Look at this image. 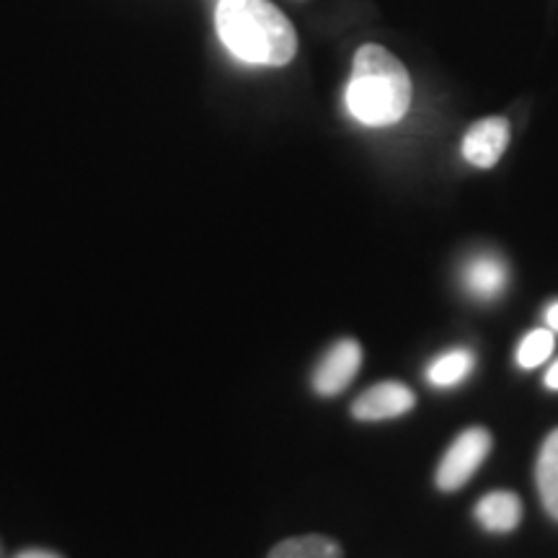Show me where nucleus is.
<instances>
[{
  "mask_svg": "<svg viewBox=\"0 0 558 558\" xmlns=\"http://www.w3.org/2000/svg\"><path fill=\"white\" fill-rule=\"evenodd\" d=\"M226 50L248 65L282 68L298 52V34L269 0H220L215 13Z\"/></svg>",
  "mask_w": 558,
  "mask_h": 558,
  "instance_id": "nucleus-1",
  "label": "nucleus"
},
{
  "mask_svg": "<svg viewBox=\"0 0 558 558\" xmlns=\"http://www.w3.org/2000/svg\"><path fill=\"white\" fill-rule=\"evenodd\" d=\"M409 107L411 78L403 62L383 45H362L347 86L349 114L367 128H388L401 122Z\"/></svg>",
  "mask_w": 558,
  "mask_h": 558,
  "instance_id": "nucleus-2",
  "label": "nucleus"
},
{
  "mask_svg": "<svg viewBox=\"0 0 558 558\" xmlns=\"http://www.w3.org/2000/svg\"><path fill=\"white\" fill-rule=\"evenodd\" d=\"M488 452H492V435L481 427L465 429L445 452L437 469V486L442 492H456V488L465 486L473 473L481 469Z\"/></svg>",
  "mask_w": 558,
  "mask_h": 558,
  "instance_id": "nucleus-3",
  "label": "nucleus"
},
{
  "mask_svg": "<svg viewBox=\"0 0 558 558\" xmlns=\"http://www.w3.org/2000/svg\"><path fill=\"white\" fill-rule=\"evenodd\" d=\"M362 365V349L354 339H339L313 373V388L318 396H337L354 380Z\"/></svg>",
  "mask_w": 558,
  "mask_h": 558,
  "instance_id": "nucleus-4",
  "label": "nucleus"
},
{
  "mask_svg": "<svg viewBox=\"0 0 558 558\" xmlns=\"http://www.w3.org/2000/svg\"><path fill=\"white\" fill-rule=\"evenodd\" d=\"M416 407L414 390L403 383L386 380L373 386L352 403V414L360 422H383V418H393L407 414Z\"/></svg>",
  "mask_w": 558,
  "mask_h": 558,
  "instance_id": "nucleus-5",
  "label": "nucleus"
},
{
  "mask_svg": "<svg viewBox=\"0 0 558 558\" xmlns=\"http://www.w3.org/2000/svg\"><path fill=\"white\" fill-rule=\"evenodd\" d=\"M509 145V122L505 117H486L463 137V158L476 169H492L505 156Z\"/></svg>",
  "mask_w": 558,
  "mask_h": 558,
  "instance_id": "nucleus-6",
  "label": "nucleus"
},
{
  "mask_svg": "<svg viewBox=\"0 0 558 558\" xmlns=\"http://www.w3.org/2000/svg\"><path fill=\"white\" fill-rule=\"evenodd\" d=\"M463 282L473 298H481V300L499 298L507 284L505 262L494 254L473 256L463 269Z\"/></svg>",
  "mask_w": 558,
  "mask_h": 558,
  "instance_id": "nucleus-7",
  "label": "nucleus"
},
{
  "mask_svg": "<svg viewBox=\"0 0 558 558\" xmlns=\"http://www.w3.org/2000/svg\"><path fill=\"white\" fill-rule=\"evenodd\" d=\"M476 520L488 533H512L522 520V501L512 492H492L476 505Z\"/></svg>",
  "mask_w": 558,
  "mask_h": 558,
  "instance_id": "nucleus-8",
  "label": "nucleus"
},
{
  "mask_svg": "<svg viewBox=\"0 0 558 558\" xmlns=\"http://www.w3.org/2000/svg\"><path fill=\"white\" fill-rule=\"evenodd\" d=\"M538 492L546 512L558 522V429L550 432L543 442L538 465H535Z\"/></svg>",
  "mask_w": 558,
  "mask_h": 558,
  "instance_id": "nucleus-9",
  "label": "nucleus"
},
{
  "mask_svg": "<svg viewBox=\"0 0 558 558\" xmlns=\"http://www.w3.org/2000/svg\"><path fill=\"white\" fill-rule=\"evenodd\" d=\"M341 546L326 535H300L271 548L269 558H341Z\"/></svg>",
  "mask_w": 558,
  "mask_h": 558,
  "instance_id": "nucleus-10",
  "label": "nucleus"
},
{
  "mask_svg": "<svg viewBox=\"0 0 558 558\" xmlns=\"http://www.w3.org/2000/svg\"><path fill=\"white\" fill-rule=\"evenodd\" d=\"M473 365H476V360H473L469 349H452V352L442 354V357L432 362L427 369V378L432 386L450 388L469 378Z\"/></svg>",
  "mask_w": 558,
  "mask_h": 558,
  "instance_id": "nucleus-11",
  "label": "nucleus"
},
{
  "mask_svg": "<svg viewBox=\"0 0 558 558\" xmlns=\"http://www.w3.org/2000/svg\"><path fill=\"white\" fill-rule=\"evenodd\" d=\"M550 352H554V333L546 329L530 331L518 349V362L520 367L533 369L543 365L550 357Z\"/></svg>",
  "mask_w": 558,
  "mask_h": 558,
  "instance_id": "nucleus-12",
  "label": "nucleus"
},
{
  "mask_svg": "<svg viewBox=\"0 0 558 558\" xmlns=\"http://www.w3.org/2000/svg\"><path fill=\"white\" fill-rule=\"evenodd\" d=\"M16 558H62V556L52 554V550H45V548H29V550H21Z\"/></svg>",
  "mask_w": 558,
  "mask_h": 558,
  "instance_id": "nucleus-13",
  "label": "nucleus"
},
{
  "mask_svg": "<svg viewBox=\"0 0 558 558\" xmlns=\"http://www.w3.org/2000/svg\"><path fill=\"white\" fill-rule=\"evenodd\" d=\"M546 320H548L550 331H558V300H556V303H550V305H548V311H546Z\"/></svg>",
  "mask_w": 558,
  "mask_h": 558,
  "instance_id": "nucleus-14",
  "label": "nucleus"
},
{
  "mask_svg": "<svg viewBox=\"0 0 558 558\" xmlns=\"http://www.w3.org/2000/svg\"><path fill=\"white\" fill-rule=\"evenodd\" d=\"M546 386L550 390H558V362H554V365H550L548 375H546Z\"/></svg>",
  "mask_w": 558,
  "mask_h": 558,
  "instance_id": "nucleus-15",
  "label": "nucleus"
},
{
  "mask_svg": "<svg viewBox=\"0 0 558 558\" xmlns=\"http://www.w3.org/2000/svg\"><path fill=\"white\" fill-rule=\"evenodd\" d=\"M0 558H3V550H0Z\"/></svg>",
  "mask_w": 558,
  "mask_h": 558,
  "instance_id": "nucleus-16",
  "label": "nucleus"
}]
</instances>
